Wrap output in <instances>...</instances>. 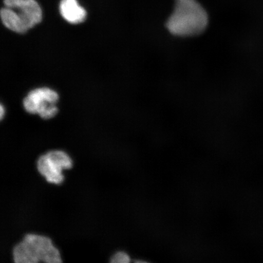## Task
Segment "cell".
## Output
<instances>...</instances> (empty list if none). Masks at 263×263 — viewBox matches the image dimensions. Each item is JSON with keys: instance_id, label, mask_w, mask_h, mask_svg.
<instances>
[{"instance_id": "3", "label": "cell", "mask_w": 263, "mask_h": 263, "mask_svg": "<svg viewBox=\"0 0 263 263\" xmlns=\"http://www.w3.org/2000/svg\"><path fill=\"white\" fill-rule=\"evenodd\" d=\"M59 95L49 88H39L29 92L25 98L24 106L28 112L38 114L43 119H49L58 114L57 103Z\"/></svg>"}, {"instance_id": "10", "label": "cell", "mask_w": 263, "mask_h": 263, "mask_svg": "<svg viewBox=\"0 0 263 263\" xmlns=\"http://www.w3.org/2000/svg\"><path fill=\"white\" fill-rule=\"evenodd\" d=\"M135 263H149V262H148L147 261H137L136 262H135Z\"/></svg>"}, {"instance_id": "7", "label": "cell", "mask_w": 263, "mask_h": 263, "mask_svg": "<svg viewBox=\"0 0 263 263\" xmlns=\"http://www.w3.org/2000/svg\"><path fill=\"white\" fill-rule=\"evenodd\" d=\"M0 16L3 24L10 30L19 34H24L28 31L14 10L7 8H2L0 11Z\"/></svg>"}, {"instance_id": "9", "label": "cell", "mask_w": 263, "mask_h": 263, "mask_svg": "<svg viewBox=\"0 0 263 263\" xmlns=\"http://www.w3.org/2000/svg\"><path fill=\"white\" fill-rule=\"evenodd\" d=\"M3 114H4V108H3V106H1V118H2V119L3 117Z\"/></svg>"}, {"instance_id": "6", "label": "cell", "mask_w": 263, "mask_h": 263, "mask_svg": "<svg viewBox=\"0 0 263 263\" xmlns=\"http://www.w3.org/2000/svg\"><path fill=\"white\" fill-rule=\"evenodd\" d=\"M59 9L65 21L71 24H81L86 17V11L78 4L77 0H62Z\"/></svg>"}, {"instance_id": "2", "label": "cell", "mask_w": 263, "mask_h": 263, "mask_svg": "<svg viewBox=\"0 0 263 263\" xmlns=\"http://www.w3.org/2000/svg\"><path fill=\"white\" fill-rule=\"evenodd\" d=\"M15 263H62L60 253L46 236L29 234L13 252Z\"/></svg>"}, {"instance_id": "1", "label": "cell", "mask_w": 263, "mask_h": 263, "mask_svg": "<svg viewBox=\"0 0 263 263\" xmlns=\"http://www.w3.org/2000/svg\"><path fill=\"white\" fill-rule=\"evenodd\" d=\"M209 24L208 14L196 0H175L166 26L172 34L190 37L201 34Z\"/></svg>"}, {"instance_id": "5", "label": "cell", "mask_w": 263, "mask_h": 263, "mask_svg": "<svg viewBox=\"0 0 263 263\" xmlns=\"http://www.w3.org/2000/svg\"><path fill=\"white\" fill-rule=\"evenodd\" d=\"M3 3L5 8L14 10L28 30L42 21V9L35 0H3Z\"/></svg>"}, {"instance_id": "4", "label": "cell", "mask_w": 263, "mask_h": 263, "mask_svg": "<svg viewBox=\"0 0 263 263\" xmlns=\"http://www.w3.org/2000/svg\"><path fill=\"white\" fill-rule=\"evenodd\" d=\"M72 160L67 154L61 151H50L42 156L37 161V169L49 183L59 184L63 182L62 172L71 168Z\"/></svg>"}, {"instance_id": "8", "label": "cell", "mask_w": 263, "mask_h": 263, "mask_svg": "<svg viewBox=\"0 0 263 263\" xmlns=\"http://www.w3.org/2000/svg\"><path fill=\"white\" fill-rule=\"evenodd\" d=\"M129 255L124 252H117L111 258L110 263H130Z\"/></svg>"}]
</instances>
